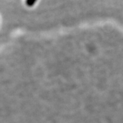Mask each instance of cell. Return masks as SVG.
I'll return each mask as SVG.
<instances>
[{
  "instance_id": "obj_1",
  "label": "cell",
  "mask_w": 123,
  "mask_h": 123,
  "mask_svg": "<svg viewBox=\"0 0 123 123\" xmlns=\"http://www.w3.org/2000/svg\"><path fill=\"white\" fill-rule=\"evenodd\" d=\"M37 0H26V5L29 6H31L34 5Z\"/></svg>"
}]
</instances>
